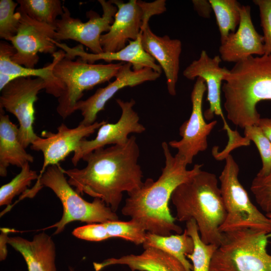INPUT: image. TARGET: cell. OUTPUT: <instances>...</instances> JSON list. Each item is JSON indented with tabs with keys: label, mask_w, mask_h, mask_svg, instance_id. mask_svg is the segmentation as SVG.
Returning a JSON list of instances; mask_svg holds the SVG:
<instances>
[{
	"label": "cell",
	"mask_w": 271,
	"mask_h": 271,
	"mask_svg": "<svg viewBox=\"0 0 271 271\" xmlns=\"http://www.w3.org/2000/svg\"><path fill=\"white\" fill-rule=\"evenodd\" d=\"M139 156L136 137L132 136L124 145L98 149L84 156L87 165L82 169L62 170L77 192L100 199L115 212L123 192L130 193L144 185Z\"/></svg>",
	"instance_id": "cell-1"
},
{
	"label": "cell",
	"mask_w": 271,
	"mask_h": 271,
	"mask_svg": "<svg viewBox=\"0 0 271 271\" xmlns=\"http://www.w3.org/2000/svg\"><path fill=\"white\" fill-rule=\"evenodd\" d=\"M162 148L165 165L161 175L155 181L147 179L140 189L128 194L121 213L138 222L148 232L169 236L172 232L183 233L169 209L172 193L180 185L200 172L203 165L195 164L192 169L187 170V166L172 154L168 144L163 142Z\"/></svg>",
	"instance_id": "cell-2"
},
{
	"label": "cell",
	"mask_w": 271,
	"mask_h": 271,
	"mask_svg": "<svg viewBox=\"0 0 271 271\" xmlns=\"http://www.w3.org/2000/svg\"><path fill=\"white\" fill-rule=\"evenodd\" d=\"M222 86L227 119L242 128L257 125L256 105L271 100V54L253 56L235 63Z\"/></svg>",
	"instance_id": "cell-3"
},
{
	"label": "cell",
	"mask_w": 271,
	"mask_h": 271,
	"mask_svg": "<svg viewBox=\"0 0 271 271\" xmlns=\"http://www.w3.org/2000/svg\"><path fill=\"white\" fill-rule=\"evenodd\" d=\"M172 201L180 222L194 219L201 240L219 246L223 238L220 228L226 212L218 180L212 173L201 170L173 192Z\"/></svg>",
	"instance_id": "cell-4"
},
{
	"label": "cell",
	"mask_w": 271,
	"mask_h": 271,
	"mask_svg": "<svg viewBox=\"0 0 271 271\" xmlns=\"http://www.w3.org/2000/svg\"><path fill=\"white\" fill-rule=\"evenodd\" d=\"M59 164L48 167L31 189L22 194V198H32L43 187L51 189L60 199L63 206L61 219L49 228H56L54 234L63 231L70 222L76 221L87 224L104 223L118 220V217L104 201L94 198L92 202L83 199L66 180Z\"/></svg>",
	"instance_id": "cell-5"
},
{
	"label": "cell",
	"mask_w": 271,
	"mask_h": 271,
	"mask_svg": "<svg viewBox=\"0 0 271 271\" xmlns=\"http://www.w3.org/2000/svg\"><path fill=\"white\" fill-rule=\"evenodd\" d=\"M264 232L242 229L223 233L211 259L209 271H271Z\"/></svg>",
	"instance_id": "cell-6"
},
{
	"label": "cell",
	"mask_w": 271,
	"mask_h": 271,
	"mask_svg": "<svg viewBox=\"0 0 271 271\" xmlns=\"http://www.w3.org/2000/svg\"><path fill=\"white\" fill-rule=\"evenodd\" d=\"M62 56L53 68L54 76L64 85L58 98L56 111L65 119L75 112L74 107L84 92L115 77L124 63L91 64L78 57L75 60Z\"/></svg>",
	"instance_id": "cell-7"
},
{
	"label": "cell",
	"mask_w": 271,
	"mask_h": 271,
	"mask_svg": "<svg viewBox=\"0 0 271 271\" xmlns=\"http://www.w3.org/2000/svg\"><path fill=\"white\" fill-rule=\"evenodd\" d=\"M219 176L220 189L226 212L220 228L222 233L242 229H252L271 235V219L251 202L238 179L239 168L229 154Z\"/></svg>",
	"instance_id": "cell-8"
},
{
	"label": "cell",
	"mask_w": 271,
	"mask_h": 271,
	"mask_svg": "<svg viewBox=\"0 0 271 271\" xmlns=\"http://www.w3.org/2000/svg\"><path fill=\"white\" fill-rule=\"evenodd\" d=\"M117 11L109 31L102 34L100 43L103 52H114L124 48L129 40H135L149 24L152 17L166 11V1L146 2L129 0L124 3L111 0Z\"/></svg>",
	"instance_id": "cell-9"
},
{
	"label": "cell",
	"mask_w": 271,
	"mask_h": 271,
	"mask_svg": "<svg viewBox=\"0 0 271 271\" xmlns=\"http://www.w3.org/2000/svg\"><path fill=\"white\" fill-rule=\"evenodd\" d=\"M45 81L39 77L18 78L1 90L0 108L11 113L19 123L20 141L26 149L38 137L35 133L34 104L38 99L39 92L45 89Z\"/></svg>",
	"instance_id": "cell-10"
},
{
	"label": "cell",
	"mask_w": 271,
	"mask_h": 271,
	"mask_svg": "<svg viewBox=\"0 0 271 271\" xmlns=\"http://www.w3.org/2000/svg\"><path fill=\"white\" fill-rule=\"evenodd\" d=\"M102 9V15L90 11L87 13L88 21L82 22L71 16L69 9L63 5V14L55 23L54 40L58 42L72 40L88 48L93 54L103 52L100 39L103 32H108L113 23L117 11L111 2L99 0Z\"/></svg>",
	"instance_id": "cell-11"
},
{
	"label": "cell",
	"mask_w": 271,
	"mask_h": 271,
	"mask_svg": "<svg viewBox=\"0 0 271 271\" xmlns=\"http://www.w3.org/2000/svg\"><path fill=\"white\" fill-rule=\"evenodd\" d=\"M207 90L204 80L197 78L191 94L192 111L189 118L181 125L180 141L169 142V146L176 149V156L186 165L191 164L199 152L205 151L208 147L207 138L217 121L207 123L202 111L203 98Z\"/></svg>",
	"instance_id": "cell-12"
},
{
	"label": "cell",
	"mask_w": 271,
	"mask_h": 271,
	"mask_svg": "<svg viewBox=\"0 0 271 271\" xmlns=\"http://www.w3.org/2000/svg\"><path fill=\"white\" fill-rule=\"evenodd\" d=\"M21 14L19 27L16 35L10 38L16 50L12 60L29 68H35L39 57V53L52 55L57 51L52 41L56 27L32 19L17 8Z\"/></svg>",
	"instance_id": "cell-13"
},
{
	"label": "cell",
	"mask_w": 271,
	"mask_h": 271,
	"mask_svg": "<svg viewBox=\"0 0 271 271\" xmlns=\"http://www.w3.org/2000/svg\"><path fill=\"white\" fill-rule=\"evenodd\" d=\"M120 107L121 114L115 123L107 122L101 126L96 137L91 140H82L71 159L72 164L76 166L79 161L87 154L108 145H122L128 140L129 134L141 133L146 130L145 127L140 122L138 113L134 110L136 101L131 99L124 101L116 99Z\"/></svg>",
	"instance_id": "cell-14"
},
{
	"label": "cell",
	"mask_w": 271,
	"mask_h": 271,
	"mask_svg": "<svg viewBox=\"0 0 271 271\" xmlns=\"http://www.w3.org/2000/svg\"><path fill=\"white\" fill-rule=\"evenodd\" d=\"M106 122L104 120L96 121L89 125L79 123L74 128H69L62 123L57 127L56 133L43 131L41 132L42 137L38 136L31 146V149L41 151L43 154V164L38 179L48 167L59 164L71 153L77 150L82 140L93 133Z\"/></svg>",
	"instance_id": "cell-15"
},
{
	"label": "cell",
	"mask_w": 271,
	"mask_h": 271,
	"mask_svg": "<svg viewBox=\"0 0 271 271\" xmlns=\"http://www.w3.org/2000/svg\"><path fill=\"white\" fill-rule=\"evenodd\" d=\"M161 74L149 68L134 70L130 63H124L113 81L109 82L104 87L97 89L87 99L77 102L74 110L81 111L83 119L80 123L89 125L96 122L97 114L104 109L106 102L119 90L126 87H134L147 81H155Z\"/></svg>",
	"instance_id": "cell-16"
},
{
	"label": "cell",
	"mask_w": 271,
	"mask_h": 271,
	"mask_svg": "<svg viewBox=\"0 0 271 271\" xmlns=\"http://www.w3.org/2000/svg\"><path fill=\"white\" fill-rule=\"evenodd\" d=\"M222 60L219 55L210 57L205 50H202L199 58L193 61L183 71V75L187 79L193 80L203 79L206 84L207 101L209 107L204 113L205 119L210 120L214 115L220 116L223 121V129L228 133L232 129L227 124L221 105L222 82L229 73V70L220 66Z\"/></svg>",
	"instance_id": "cell-17"
},
{
	"label": "cell",
	"mask_w": 271,
	"mask_h": 271,
	"mask_svg": "<svg viewBox=\"0 0 271 271\" xmlns=\"http://www.w3.org/2000/svg\"><path fill=\"white\" fill-rule=\"evenodd\" d=\"M16 50L6 41L0 42V90L13 80L21 77H34L43 79L48 94L58 98L64 90V85L53 74V68L59 58L65 54L62 49L52 56V62L41 68H29L14 62L11 57Z\"/></svg>",
	"instance_id": "cell-18"
},
{
	"label": "cell",
	"mask_w": 271,
	"mask_h": 271,
	"mask_svg": "<svg viewBox=\"0 0 271 271\" xmlns=\"http://www.w3.org/2000/svg\"><path fill=\"white\" fill-rule=\"evenodd\" d=\"M249 6H241L240 20L235 32L230 33L219 48L222 60L236 63L253 55L264 54L263 39L255 30Z\"/></svg>",
	"instance_id": "cell-19"
},
{
	"label": "cell",
	"mask_w": 271,
	"mask_h": 271,
	"mask_svg": "<svg viewBox=\"0 0 271 271\" xmlns=\"http://www.w3.org/2000/svg\"><path fill=\"white\" fill-rule=\"evenodd\" d=\"M53 42L57 47L60 48L65 52V57L70 59L73 60L76 57H78L91 64L99 60H103L108 63H112L113 61H119L130 63L132 69L134 70L149 68L160 74L162 73V68L160 65L143 49L141 35L135 40H129L128 44L119 51L114 52H102L99 54L86 52L81 44L74 47H70L65 43L58 42L54 40H53Z\"/></svg>",
	"instance_id": "cell-20"
},
{
	"label": "cell",
	"mask_w": 271,
	"mask_h": 271,
	"mask_svg": "<svg viewBox=\"0 0 271 271\" xmlns=\"http://www.w3.org/2000/svg\"><path fill=\"white\" fill-rule=\"evenodd\" d=\"M141 41L144 50L163 70L169 93L172 96L176 95L182 51L181 41L171 39L168 35L157 36L152 32L148 24L142 32Z\"/></svg>",
	"instance_id": "cell-21"
},
{
	"label": "cell",
	"mask_w": 271,
	"mask_h": 271,
	"mask_svg": "<svg viewBox=\"0 0 271 271\" xmlns=\"http://www.w3.org/2000/svg\"><path fill=\"white\" fill-rule=\"evenodd\" d=\"M7 242L22 254L28 271H57L55 244L45 232L35 235L32 240L16 236L8 237Z\"/></svg>",
	"instance_id": "cell-22"
},
{
	"label": "cell",
	"mask_w": 271,
	"mask_h": 271,
	"mask_svg": "<svg viewBox=\"0 0 271 271\" xmlns=\"http://www.w3.org/2000/svg\"><path fill=\"white\" fill-rule=\"evenodd\" d=\"M140 254H129L119 258L111 257L100 262L93 263L95 271L112 265H125L133 271H185L176 258L159 249H144Z\"/></svg>",
	"instance_id": "cell-23"
},
{
	"label": "cell",
	"mask_w": 271,
	"mask_h": 271,
	"mask_svg": "<svg viewBox=\"0 0 271 271\" xmlns=\"http://www.w3.org/2000/svg\"><path fill=\"white\" fill-rule=\"evenodd\" d=\"M0 110V176L6 177L10 165L21 168L26 163H33L34 159L21 144L18 126L5 114L4 109Z\"/></svg>",
	"instance_id": "cell-24"
},
{
	"label": "cell",
	"mask_w": 271,
	"mask_h": 271,
	"mask_svg": "<svg viewBox=\"0 0 271 271\" xmlns=\"http://www.w3.org/2000/svg\"><path fill=\"white\" fill-rule=\"evenodd\" d=\"M144 249L153 247L159 249L178 259L185 271H192L193 265L187 259V255L192 253L194 243L185 230L181 234L162 236L147 232Z\"/></svg>",
	"instance_id": "cell-25"
},
{
	"label": "cell",
	"mask_w": 271,
	"mask_h": 271,
	"mask_svg": "<svg viewBox=\"0 0 271 271\" xmlns=\"http://www.w3.org/2000/svg\"><path fill=\"white\" fill-rule=\"evenodd\" d=\"M220 35L221 43L235 31L240 20L241 5L236 0H209Z\"/></svg>",
	"instance_id": "cell-26"
},
{
	"label": "cell",
	"mask_w": 271,
	"mask_h": 271,
	"mask_svg": "<svg viewBox=\"0 0 271 271\" xmlns=\"http://www.w3.org/2000/svg\"><path fill=\"white\" fill-rule=\"evenodd\" d=\"M18 9L30 18L55 26L58 16L63 14V5L59 0H18Z\"/></svg>",
	"instance_id": "cell-27"
},
{
	"label": "cell",
	"mask_w": 271,
	"mask_h": 271,
	"mask_svg": "<svg viewBox=\"0 0 271 271\" xmlns=\"http://www.w3.org/2000/svg\"><path fill=\"white\" fill-rule=\"evenodd\" d=\"M186 223L185 230L194 243L192 253L187 255L192 262V271H209L211 259L218 246L213 244H206L201 240L197 225L194 219Z\"/></svg>",
	"instance_id": "cell-28"
},
{
	"label": "cell",
	"mask_w": 271,
	"mask_h": 271,
	"mask_svg": "<svg viewBox=\"0 0 271 271\" xmlns=\"http://www.w3.org/2000/svg\"><path fill=\"white\" fill-rule=\"evenodd\" d=\"M39 175L36 171L31 169L29 163H26L20 172L10 182L0 188V206L11 204L13 198L27 190L32 182L38 179Z\"/></svg>",
	"instance_id": "cell-29"
},
{
	"label": "cell",
	"mask_w": 271,
	"mask_h": 271,
	"mask_svg": "<svg viewBox=\"0 0 271 271\" xmlns=\"http://www.w3.org/2000/svg\"><path fill=\"white\" fill-rule=\"evenodd\" d=\"M107 232L112 237H119L133 242L136 245L143 244L147 231L137 221H108L103 223Z\"/></svg>",
	"instance_id": "cell-30"
},
{
	"label": "cell",
	"mask_w": 271,
	"mask_h": 271,
	"mask_svg": "<svg viewBox=\"0 0 271 271\" xmlns=\"http://www.w3.org/2000/svg\"><path fill=\"white\" fill-rule=\"evenodd\" d=\"M244 134L254 143L261 159L262 167L256 176H267L271 172V143L256 125L246 126Z\"/></svg>",
	"instance_id": "cell-31"
},
{
	"label": "cell",
	"mask_w": 271,
	"mask_h": 271,
	"mask_svg": "<svg viewBox=\"0 0 271 271\" xmlns=\"http://www.w3.org/2000/svg\"><path fill=\"white\" fill-rule=\"evenodd\" d=\"M12 0L0 1V38L8 41L15 36L18 31L21 14L15 12L18 5Z\"/></svg>",
	"instance_id": "cell-32"
},
{
	"label": "cell",
	"mask_w": 271,
	"mask_h": 271,
	"mask_svg": "<svg viewBox=\"0 0 271 271\" xmlns=\"http://www.w3.org/2000/svg\"><path fill=\"white\" fill-rule=\"evenodd\" d=\"M250 190L265 215H271V172L264 177L256 175L251 182Z\"/></svg>",
	"instance_id": "cell-33"
},
{
	"label": "cell",
	"mask_w": 271,
	"mask_h": 271,
	"mask_svg": "<svg viewBox=\"0 0 271 271\" xmlns=\"http://www.w3.org/2000/svg\"><path fill=\"white\" fill-rule=\"evenodd\" d=\"M259 11L264 54H271V0H254Z\"/></svg>",
	"instance_id": "cell-34"
},
{
	"label": "cell",
	"mask_w": 271,
	"mask_h": 271,
	"mask_svg": "<svg viewBox=\"0 0 271 271\" xmlns=\"http://www.w3.org/2000/svg\"><path fill=\"white\" fill-rule=\"evenodd\" d=\"M72 234L78 238L91 241H101L111 238L103 223L78 227L73 230Z\"/></svg>",
	"instance_id": "cell-35"
},
{
	"label": "cell",
	"mask_w": 271,
	"mask_h": 271,
	"mask_svg": "<svg viewBox=\"0 0 271 271\" xmlns=\"http://www.w3.org/2000/svg\"><path fill=\"white\" fill-rule=\"evenodd\" d=\"M192 3L195 10L200 16L204 18H210L212 9L209 1L193 0Z\"/></svg>",
	"instance_id": "cell-36"
},
{
	"label": "cell",
	"mask_w": 271,
	"mask_h": 271,
	"mask_svg": "<svg viewBox=\"0 0 271 271\" xmlns=\"http://www.w3.org/2000/svg\"><path fill=\"white\" fill-rule=\"evenodd\" d=\"M2 233L1 235V249H0V260H5L7 256V243H8V234L13 230L9 228H1Z\"/></svg>",
	"instance_id": "cell-37"
},
{
	"label": "cell",
	"mask_w": 271,
	"mask_h": 271,
	"mask_svg": "<svg viewBox=\"0 0 271 271\" xmlns=\"http://www.w3.org/2000/svg\"><path fill=\"white\" fill-rule=\"evenodd\" d=\"M256 125L271 143V117H260Z\"/></svg>",
	"instance_id": "cell-38"
},
{
	"label": "cell",
	"mask_w": 271,
	"mask_h": 271,
	"mask_svg": "<svg viewBox=\"0 0 271 271\" xmlns=\"http://www.w3.org/2000/svg\"><path fill=\"white\" fill-rule=\"evenodd\" d=\"M69 271H75L74 269L71 266L69 267Z\"/></svg>",
	"instance_id": "cell-39"
},
{
	"label": "cell",
	"mask_w": 271,
	"mask_h": 271,
	"mask_svg": "<svg viewBox=\"0 0 271 271\" xmlns=\"http://www.w3.org/2000/svg\"><path fill=\"white\" fill-rule=\"evenodd\" d=\"M266 216H267L270 219H271V215H266Z\"/></svg>",
	"instance_id": "cell-40"
}]
</instances>
